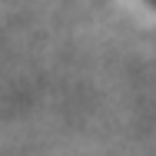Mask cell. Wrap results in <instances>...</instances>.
I'll return each instance as SVG.
<instances>
[{
	"mask_svg": "<svg viewBox=\"0 0 156 156\" xmlns=\"http://www.w3.org/2000/svg\"><path fill=\"white\" fill-rule=\"evenodd\" d=\"M146 3H150V7H153V10H156V0H146Z\"/></svg>",
	"mask_w": 156,
	"mask_h": 156,
	"instance_id": "cell-1",
	"label": "cell"
}]
</instances>
